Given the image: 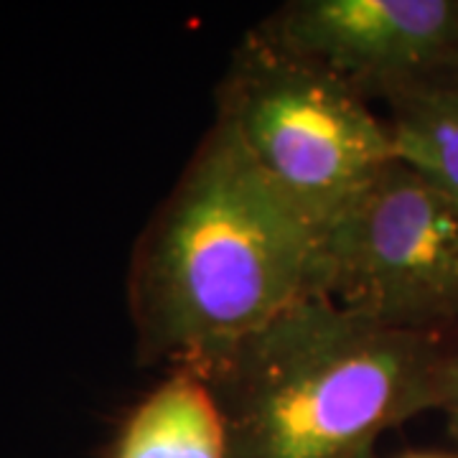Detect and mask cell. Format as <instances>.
<instances>
[{
  "mask_svg": "<svg viewBox=\"0 0 458 458\" xmlns=\"http://www.w3.org/2000/svg\"><path fill=\"white\" fill-rule=\"evenodd\" d=\"M255 31L369 102L458 69V0H293Z\"/></svg>",
  "mask_w": 458,
  "mask_h": 458,
  "instance_id": "cell-5",
  "label": "cell"
},
{
  "mask_svg": "<svg viewBox=\"0 0 458 458\" xmlns=\"http://www.w3.org/2000/svg\"><path fill=\"white\" fill-rule=\"evenodd\" d=\"M397 158L458 199V69L379 99Z\"/></svg>",
  "mask_w": 458,
  "mask_h": 458,
  "instance_id": "cell-7",
  "label": "cell"
},
{
  "mask_svg": "<svg viewBox=\"0 0 458 458\" xmlns=\"http://www.w3.org/2000/svg\"><path fill=\"white\" fill-rule=\"evenodd\" d=\"M324 301L410 334L458 328V199L393 161L324 232Z\"/></svg>",
  "mask_w": 458,
  "mask_h": 458,
  "instance_id": "cell-4",
  "label": "cell"
},
{
  "mask_svg": "<svg viewBox=\"0 0 458 458\" xmlns=\"http://www.w3.org/2000/svg\"><path fill=\"white\" fill-rule=\"evenodd\" d=\"M110 458H227L222 412L207 379L191 367H174L125 418Z\"/></svg>",
  "mask_w": 458,
  "mask_h": 458,
  "instance_id": "cell-6",
  "label": "cell"
},
{
  "mask_svg": "<svg viewBox=\"0 0 458 458\" xmlns=\"http://www.w3.org/2000/svg\"><path fill=\"white\" fill-rule=\"evenodd\" d=\"M400 458H458V454H443V451H410Z\"/></svg>",
  "mask_w": 458,
  "mask_h": 458,
  "instance_id": "cell-9",
  "label": "cell"
},
{
  "mask_svg": "<svg viewBox=\"0 0 458 458\" xmlns=\"http://www.w3.org/2000/svg\"><path fill=\"white\" fill-rule=\"evenodd\" d=\"M445 415V426L451 438L458 443V339L454 342V349L448 354L445 364V375H443V393H441V408Z\"/></svg>",
  "mask_w": 458,
  "mask_h": 458,
  "instance_id": "cell-8",
  "label": "cell"
},
{
  "mask_svg": "<svg viewBox=\"0 0 458 458\" xmlns=\"http://www.w3.org/2000/svg\"><path fill=\"white\" fill-rule=\"evenodd\" d=\"M214 123L321 237L397 161L387 120L354 84L255 29L216 87Z\"/></svg>",
  "mask_w": 458,
  "mask_h": 458,
  "instance_id": "cell-3",
  "label": "cell"
},
{
  "mask_svg": "<svg viewBox=\"0 0 458 458\" xmlns=\"http://www.w3.org/2000/svg\"><path fill=\"white\" fill-rule=\"evenodd\" d=\"M311 298H324L321 234L214 123L132 250L138 361L197 364Z\"/></svg>",
  "mask_w": 458,
  "mask_h": 458,
  "instance_id": "cell-1",
  "label": "cell"
},
{
  "mask_svg": "<svg viewBox=\"0 0 458 458\" xmlns=\"http://www.w3.org/2000/svg\"><path fill=\"white\" fill-rule=\"evenodd\" d=\"M454 342L311 298L186 367L212 387L227 458H375L382 433L441 408Z\"/></svg>",
  "mask_w": 458,
  "mask_h": 458,
  "instance_id": "cell-2",
  "label": "cell"
}]
</instances>
